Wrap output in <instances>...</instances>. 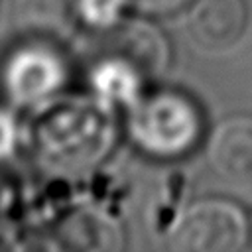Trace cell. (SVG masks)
Wrapping results in <instances>:
<instances>
[{"instance_id": "cell-1", "label": "cell", "mask_w": 252, "mask_h": 252, "mask_svg": "<svg viewBox=\"0 0 252 252\" xmlns=\"http://www.w3.org/2000/svg\"><path fill=\"white\" fill-rule=\"evenodd\" d=\"M120 136L118 110L93 94L59 96L37 110L32 130L35 163L51 177H83L100 167Z\"/></svg>"}, {"instance_id": "cell-2", "label": "cell", "mask_w": 252, "mask_h": 252, "mask_svg": "<svg viewBox=\"0 0 252 252\" xmlns=\"http://www.w3.org/2000/svg\"><path fill=\"white\" fill-rule=\"evenodd\" d=\"M122 132L142 156L175 161L203 142L205 114L189 93L161 87L146 91L124 110Z\"/></svg>"}, {"instance_id": "cell-3", "label": "cell", "mask_w": 252, "mask_h": 252, "mask_svg": "<svg viewBox=\"0 0 252 252\" xmlns=\"http://www.w3.org/2000/svg\"><path fill=\"white\" fill-rule=\"evenodd\" d=\"M71 81L67 53L51 37L28 35L0 65V91L16 110H41L65 94Z\"/></svg>"}, {"instance_id": "cell-4", "label": "cell", "mask_w": 252, "mask_h": 252, "mask_svg": "<svg viewBox=\"0 0 252 252\" xmlns=\"http://www.w3.org/2000/svg\"><path fill=\"white\" fill-rule=\"evenodd\" d=\"M248 244L250 217L226 197H201L187 203L165 234L171 252H242Z\"/></svg>"}, {"instance_id": "cell-5", "label": "cell", "mask_w": 252, "mask_h": 252, "mask_svg": "<svg viewBox=\"0 0 252 252\" xmlns=\"http://www.w3.org/2000/svg\"><path fill=\"white\" fill-rule=\"evenodd\" d=\"M205 161L222 181L252 185V114H228L205 136Z\"/></svg>"}, {"instance_id": "cell-6", "label": "cell", "mask_w": 252, "mask_h": 252, "mask_svg": "<svg viewBox=\"0 0 252 252\" xmlns=\"http://www.w3.org/2000/svg\"><path fill=\"white\" fill-rule=\"evenodd\" d=\"M152 79L124 51L104 49L87 69V93L114 110H126L146 91Z\"/></svg>"}, {"instance_id": "cell-7", "label": "cell", "mask_w": 252, "mask_h": 252, "mask_svg": "<svg viewBox=\"0 0 252 252\" xmlns=\"http://www.w3.org/2000/svg\"><path fill=\"white\" fill-rule=\"evenodd\" d=\"M185 12L189 37L207 51H224L246 32V0H193Z\"/></svg>"}, {"instance_id": "cell-8", "label": "cell", "mask_w": 252, "mask_h": 252, "mask_svg": "<svg viewBox=\"0 0 252 252\" xmlns=\"http://www.w3.org/2000/svg\"><path fill=\"white\" fill-rule=\"evenodd\" d=\"M102 35L110 39L112 47L130 55L150 79L161 77L171 63V43L167 35L152 22V18L134 14L118 28Z\"/></svg>"}, {"instance_id": "cell-9", "label": "cell", "mask_w": 252, "mask_h": 252, "mask_svg": "<svg viewBox=\"0 0 252 252\" xmlns=\"http://www.w3.org/2000/svg\"><path fill=\"white\" fill-rule=\"evenodd\" d=\"M10 18L18 32L53 39L75 24L73 0H12Z\"/></svg>"}, {"instance_id": "cell-10", "label": "cell", "mask_w": 252, "mask_h": 252, "mask_svg": "<svg viewBox=\"0 0 252 252\" xmlns=\"http://www.w3.org/2000/svg\"><path fill=\"white\" fill-rule=\"evenodd\" d=\"M67 238L77 248L118 250L124 246V232L118 220L104 211L93 209H83L69 220Z\"/></svg>"}, {"instance_id": "cell-11", "label": "cell", "mask_w": 252, "mask_h": 252, "mask_svg": "<svg viewBox=\"0 0 252 252\" xmlns=\"http://www.w3.org/2000/svg\"><path fill=\"white\" fill-rule=\"evenodd\" d=\"M130 8L126 0H73L75 24L91 33H108L118 28Z\"/></svg>"}, {"instance_id": "cell-12", "label": "cell", "mask_w": 252, "mask_h": 252, "mask_svg": "<svg viewBox=\"0 0 252 252\" xmlns=\"http://www.w3.org/2000/svg\"><path fill=\"white\" fill-rule=\"evenodd\" d=\"M22 144V124L16 108L0 104V163L12 159Z\"/></svg>"}, {"instance_id": "cell-13", "label": "cell", "mask_w": 252, "mask_h": 252, "mask_svg": "<svg viewBox=\"0 0 252 252\" xmlns=\"http://www.w3.org/2000/svg\"><path fill=\"white\" fill-rule=\"evenodd\" d=\"M126 2L132 14L156 20L185 12L193 0H126Z\"/></svg>"}, {"instance_id": "cell-14", "label": "cell", "mask_w": 252, "mask_h": 252, "mask_svg": "<svg viewBox=\"0 0 252 252\" xmlns=\"http://www.w3.org/2000/svg\"><path fill=\"white\" fill-rule=\"evenodd\" d=\"M248 248H252V217H250V244H248Z\"/></svg>"}]
</instances>
